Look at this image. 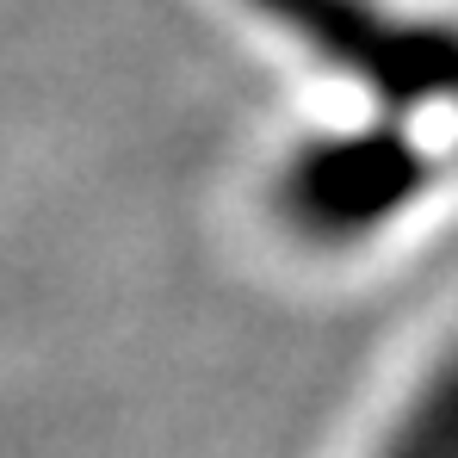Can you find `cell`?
I'll return each instance as SVG.
<instances>
[{"instance_id": "6da1fadb", "label": "cell", "mask_w": 458, "mask_h": 458, "mask_svg": "<svg viewBox=\"0 0 458 458\" xmlns=\"http://www.w3.org/2000/svg\"><path fill=\"white\" fill-rule=\"evenodd\" d=\"M254 19L285 31L304 56L396 112L415 137L434 124L458 149V25L403 19L378 0H242Z\"/></svg>"}, {"instance_id": "7a4b0ae2", "label": "cell", "mask_w": 458, "mask_h": 458, "mask_svg": "<svg viewBox=\"0 0 458 458\" xmlns=\"http://www.w3.org/2000/svg\"><path fill=\"white\" fill-rule=\"evenodd\" d=\"M440 174L434 143H421L403 124L347 131L328 143H304L279 174V211L304 235L353 242L366 229L390 224L409 211V199Z\"/></svg>"}, {"instance_id": "3957f363", "label": "cell", "mask_w": 458, "mask_h": 458, "mask_svg": "<svg viewBox=\"0 0 458 458\" xmlns=\"http://www.w3.org/2000/svg\"><path fill=\"white\" fill-rule=\"evenodd\" d=\"M366 458H458V341L415 372Z\"/></svg>"}]
</instances>
